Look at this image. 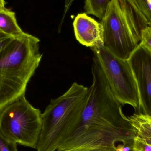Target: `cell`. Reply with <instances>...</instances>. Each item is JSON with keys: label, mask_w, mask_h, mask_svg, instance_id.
I'll return each instance as SVG.
<instances>
[{"label": "cell", "mask_w": 151, "mask_h": 151, "mask_svg": "<svg viewBox=\"0 0 151 151\" xmlns=\"http://www.w3.org/2000/svg\"><path fill=\"white\" fill-rule=\"evenodd\" d=\"M38 38L24 32L0 49V110L25 96L42 54Z\"/></svg>", "instance_id": "obj_1"}, {"label": "cell", "mask_w": 151, "mask_h": 151, "mask_svg": "<svg viewBox=\"0 0 151 151\" xmlns=\"http://www.w3.org/2000/svg\"><path fill=\"white\" fill-rule=\"evenodd\" d=\"M88 88L76 82L62 96L52 99L42 113L37 151H57L80 123L88 98Z\"/></svg>", "instance_id": "obj_2"}, {"label": "cell", "mask_w": 151, "mask_h": 151, "mask_svg": "<svg viewBox=\"0 0 151 151\" xmlns=\"http://www.w3.org/2000/svg\"><path fill=\"white\" fill-rule=\"evenodd\" d=\"M100 24L103 46L116 56L128 60L140 44L142 31L131 6L126 0H111Z\"/></svg>", "instance_id": "obj_3"}, {"label": "cell", "mask_w": 151, "mask_h": 151, "mask_svg": "<svg viewBox=\"0 0 151 151\" xmlns=\"http://www.w3.org/2000/svg\"><path fill=\"white\" fill-rule=\"evenodd\" d=\"M41 114L23 96L0 110V134L8 141L36 149Z\"/></svg>", "instance_id": "obj_4"}, {"label": "cell", "mask_w": 151, "mask_h": 151, "mask_svg": "<svg viewBox=\"0 0 151 151\" xmlns=\"http://www.w3.org/2000/svg\"><path fill=\"white\" fill-rule=\"evenodd\" d=\"M115 98L122 105L131 106L137 114L140 101L136 82L128 60L112 54L103 46L91 48Z\"/></svg>", "instance_id": "obj_5"}, {"label": "cell", "mask_w": 151, "mask_h": 151, "mask_svg": "<svg viewBox=\"0 0 151 151\" xmlns=\"http://www.w3.org/2000/svg\"><path fill=\"white\" fill-rule=\"evenodd\" d=\"M139 94L137 114L151 116V52L139 44L129 58Z\"/></svg>", "instance_id": "obj_6"}, {"label": "cell", "mask_w": 151, "mask_h": 151, "mask_svg": "<svg viewBox=\"0 0 151 151\" xmlns=\"http://www.w3.org/2000/svg\"><path fill=\"white\" fill-rule=\"evenodd\" d=\"M73 26L76 38L80 44L91 48L103 46L102 24L86 13L78 14Z\"/></svg>", "instance_id": "obj_7"}, {"label": "cell", "mask_w": 151, "mask_h": 151, "mask_svg": "<svg viewBox=\"0 0 151 151\" xmlns=\"http://www.w3.org/2000/svg\"><path fill=\"white\" fill-rule=\"evenodd\" d=\"M129 119L137 136L151 145V116L134 113Z\"/></svg>", "instance_id": "obj_8"}, {"label": "cell", "mask_w": 151, "mask_h": 151, "mask_svg": "<svg viewBox=\"0 0 151 151\" xmlns=\"http://www.w3.org/2000/svg\"><path fill=\"white\" fill-rule=\"evenodd\" d=\"M0 31L12 36L24 32L18 24L15 12L5 8L0 10Z\"/></svg>", "instance_id": "obj_9"}, {"label": "cell", "mask_w": 151, "mask_h": 151, "mask_svg": "<svg viewBox=\"0 0 151 151\" xmlns=\"http://www.w3.org/2000/svg\"><path fill=\"white\" fill-rule=\"evenodd\" d=\"M133 9L142 30L151 26V9L146 0H126Z\"/></svg>", "instance_id": "obj_10"}, {"label": "cell", "mask_w": 151, "mask_h": 151, "mask_svg": "<svg viewBox=\"0 0 151 151\" xmlns=\"http://www.w3.org/2000/svg\"><path fill=\"white\" fill-rule=\"evenodd\" d=\"M111 0H85L84 9L91 14L102 19L104 17Z\"/></svg>", "instance_id": "obj_11"}, {"label": "cell", "mask_w": 151, "mask_h": 151, "mask_svg": "<svg viewBox=\"0 0 151 151\" xmlns=\"http://www.w3.org/2000/svg\"><path fill=\"white\" fill-rule=\"evenodd\" d=\"M132 151H151V145L144 139L136 136Z\"/></svg>", "instance_id": "obj_12"}, {"label": "cell", "mask_w": 151, "mask_h": 151, "mask_svg": "<svg viewBox=\"0 0 151 151\" xmlns=\"http://www.w3.org/2000/svg\"><path fill=\"white\" fill-rule=\"evenodd\" d=\"M139 44L151 52V26L146 27L142 30Z\"/></svg>", "instance_id": "obj_13"}, {"label": "cell", "mask_w": 151, "mask_h": 151, "mask_svg": "<svg viewBox=\"0 0 151 151\" xmlns=\"http://www.w3.org/2000/svg\"><path fill=\"white\" fill-rule=\"evenodd\" d=\"M0 151H18L17 144L8 141L0 134Z\"/></svg>", "instance_id": "obj_14"}, {"label": "cell", "mask_w": 151, "mask_h": 151, "mask_svg": "<svg viewBox=\"0 0 151 151\" xmlns=\"http://www.w3.org/2000/svg\"><path fill=\"white\" fill-rule=\"evenodd\" d=\"M61 151H116L112 149L100 148H77L68 149Z\"/></svg>", "instance_id": "obj_15"}, {"label": "cell", "mask_w": 151, "mask_h": 151, "mask_svg": "<svg viewBox=\"0 0 151 151\" xmlns=\"http://www.w3.org/2000/svg\"><path fill=\"white\" fill-rule=\"evenodd\" d=\"M12 37L0 31V49Z\"/></svg>", "instance_id": "obj_16"}, {"label": "cell", "mask_w": 151, "mask_h": 151, "mask_svg": "<svg viewBox=\"0 0 151 151\" xmlns=\"http://www.w3.org/2000/svg\"><path fill=\"white\" fill-rule=\"evenodd\" d=\"M116 151H132V148L130 146L119 145L116 148Z\"/></svg>", "instance_id": "obj_17"}, {"label": "cell", "mask_w": 151, "mask_h": 151, "mask_svg": "<svg viewBox=\"0 0 151 151\" xmlns=\"http://www.w3.org/2000/svg\"><path fill=\"white\" fill-rule=\"evenodd\" d=\"M74 1V0H65L64 14H66V12L68 11Z\"/></svg>", "instance_id": "obj_18"}, {"label": "cell", "mask_w": 151, "mask_h": 151, "mask_svg": "<svg viewBox=\"0 0 151 151\" xmlns=\"http://www.w3.org/2000/svg\"><path fill=\"white\" fill-rule=\"evenodd\" d=\"M6 4L4 0H0V10L2 9L5 8V5Z\"/></svg>", "instance_id": "obj_19"}, {"label": "cell", "mask_w": 151, "mask_h": 151, "mask_svg": "<svg viewBox=\"0 0 151 151\" xmlns=\"http://www.w3.org/2000/svg\"><path fill=\"white\" fill-rule=\"evenodd\" d=\"M147 3L151 9V0H146Z\"/></svg>", "instance_id": "obj_20"}]
</instances>
